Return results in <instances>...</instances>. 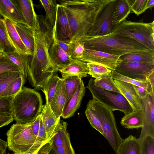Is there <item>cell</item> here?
I'll list each match as a JSON object with an SVG mask.
<instances>
[{
    "instance_id": "obj_35",
    "label": "cell",
    "mask_w": 154,
    "mask_h": 154,
    "mask_svg": "<svg viewBox=\"0 0 154 154\" xmlns=\"http://www.w3.org/2000/svg\"><path fill=\"white\" fill-rule=\"evenodd\" d=\"M0 43L3 53L16 51L12 45L9 37L4 18H0Z\"/></svg>"
},
{
    "instance_id": "obj_16",
    "label": "cell",
    "mask_w": 154,
    "mask_h": 154,
    "mask_svg": "<svg viewBox=\"0 0 154 154\" xmlns=\"http://www.w3.org/2000/svg\"><path fill=\"white\" fill-rule=\"evenodd\" d=\"M85 87L82 80L75 92L72 96L63 109L61 116L67 119L73 116L80 107L85 92Z\"/></svg>"
},
{
    "instance_id": "obj_10",
    "label": "cell",
    "mask_w": 154,
    "mask_h": 154,
    "mask_svg": "<svg viewBox=\"0 0 154 154\" xmlns=\"http://www.w3.org/2000/svg\"><path fill=\"white\" fill-rule=\"evenodd\" d=\"M154 70V63L122 62L115 69L119 73L131 79L146 81L149 73Z\"/></svg>"
},
{
    "instance_id": "obj_43",
    "label": "cell",
    "mask_w": 154,
    "mask_h": 154,
    "mask_svg": "<svg viewBox=\"0 0 154 154\" xmlns=\"http://www.w3.org/2000/svg\"><path fill=\"white\" fill-rule=\"evenodd\" d=\"M8 72H20L22 73L17 65L2 55L0 56V73Z\"/></svg>"
},
{
    "instance_id": "obj_25",
    "label": "cell",
    "mask_w": 154,
    "mask_h": 154,
    "mask_svg": "<svg viewBox=\"0 0 154 154\" xmlns=\"http://www.w3.org/2000/svg\"><path fill=\"white\" fill-rule=\"evenodd\" d=\"M2 55L20 68L25 79L26 81L30 55L27 54H20L15 51L4 52Z\"/></svg>"
},
{
    "instance_id": "obj_13",
    "label": "cell",
    "mask_w": 154,
    "mask_h": 154,
    "mask_svg": "<svg viewBox=\"0 0 154 154\" xmlns=\"http://www.w3.org/2000/svg\"><path fill=\"white\" fill-rule=\"evenodd\" d=\"M141 100L143 112V125L138 139H141L146 135L154 137V96L148 94Z\"/></svg>"
},
{
    "instance_id": "obj_19",
    "label": "cell",
    "mask_w": 154,
    "mask_h": 154,
    "mask_svg": "<svg viewBox=\"0 0 154 154\" xmlns=\"http://www.w3.org/2000/svg\"><path fill=\"white\" fill-rule=\"evenodd\" d=\"M66 99V94L63 78L58 82L55 94L49 106L56 117L60 118L62 116Z\"/></svg>"
},
{
    "instance_id": "obj_37",
    "label": "cell",
    "mask_w": 154,
    "mask_h": 154,
    "mask_svg": "<svg viewBox=\"0 0 154 154\" xmlns=\"http://www.w3.org/2000/svg\"><path fill=\"white\" fill-rule=\"evenodd\" d=\"M62 78L64 82L66 94V99L64 107L75 91L82 79L81 78L75 76Z\"/></svg>"
},
{
    "instance_id": "obj_9",
    "label": "cell",
    "mask_w": 154,
    "mask_h": 154,
    "mask_svg": "<svg viewBox=\"0 0 154 154\" xmlns=\"http://www.w3.org/2000/svg\"><path fill=\"white\" fill-rule=\"evenodd\" d=\"M97 103L100 115L103 135L117 154L123 139L119 133L113 111L97 100Z\"/></svg>"
},
{
    "instance_id": "obj_4",
    "label": "cell",
    "mask_w": 154,
    "mask_h": 154,
    "mask_svg": "<svg viewBox=\"0 0 154 154\" xmlns=\"http://www.w3.org/2000/svg\"><path fill=\"white\" fill-rule=\"evenodd\" d=\"M40 94L35 89L23 86L14 96L11 104V116L17 123L29 124L41 114L43 105Z\"/></svg>"
},
{
    "instance_id": "obj_24",
    "label": "cell",
    "mask_w": 154,
    "mask_h": 154,
    "mask_svg": "<svg viewBox=\"0 0 154 154\" xmlns=\"http://www.w3.org/2000/svg\"><path fill=\"white\" fill-rule=\"evenodd\" d=\"M85 113L91 126L103 135L100 115L96 100L92 98L89 100Z\"/></svg>"
},
{
    "instance_id": "obj_29",
    "label": "cell",
    "mask_w": 154,
    "mask_h": 154,
    "mask_svg": "<svg viewBox=\"0 0 154 154\" xmlns=\"http://www.w3.org/2000/svg\"><path fill=\"white\" fill-rule=\"evenodd\" d=\"M131 11L129 0H117L113 14L114 24L118 26L126 20Z\"/></svg>"
},
{
    "instance_id": "obj_48",
    "label": "cell",
    "mask_w": 154,
    "mask_h": 154,
    "mask_svg": "<svg viewBox=\"0 0 154 154\" xmlns=\"http://www.w3.org/2000/svg\"><path fill=\"white\" fill-rule=\"evenodd\" d=\"M57 42L60 47L69 56V43L64 42L58 40L57 39Z\"/></svg>"
},
{
    "instance_id": "obj_1",
    "label": "cell",
    "mask_w": 154,
    "mask_h": 154,
    "mask_svg": "<svg viewBox=\"0 0 154 154\" xmlns=\"http://www.w3.org/2000/svg\"><path fill=\"white\" fill-rule=\"evenodd\" d=\"M37 23L34 32L33 54L30 56L27 79L35 89L42 90L46 82L58 69L52 62L49 54L53 42V27L43 15H37Z\"/></svg>"
},
{
    "instance_id": "obj_44",
    "label": "cell",
    "mask_w": 154,
    "mask_h": 154,
    "mask_svg": "<svg viewBox=\"0 0 154 154\" xmlns=\"http://www.w3.org/2000/svg\"><path fill=\"white\" fill-rule=\"evenodd\" d=\"M147 0H129L131 11L137 16L144 12V9Z\"/></svg>"
},
{
    "instance_id": "obj_27",
    "label": "cell",
    "mask_w": 154,
    "mask_h": 154,
    "mask_svg": "<svg viewBox=\"0 0 154 154\" xmlns=\"http://www.w3.org/2000/svg\"><path fill=\"white\" fill-rule=\"evenodd\" d=\"M3 18L10 40L16 52L20 54H28L26 48L19 36L14 23L7 18Z\"/></svg>"
},
{
    "instance_id": "obj_8",
    "label": "cell",
    "mask_w": 154,
    "mask_h": 154,
    "mask_svg": "<svg viewBox=\"0 0 154 154\" xmlns=\"http://www.w3.org/2000/svg\"><path fill=\"white\" fill-rule=\"evenodd\" d=\"M94 79L89 81L87 88L91 92L93 99L108 107L113 111L119 110L125 115L132 111L128 102L121 94L112 92L95 85Z\"/></svg>"
},
{
    "instance_id": "obj_52",
    "label": "cell",
    "mask_w": 154,
    "mask_h": 154,
    "mask_svg": "<svg viewBox=\"0 0 154 154\" xmlns=\"http://www.w3.org/2000/svg\"><path fill=\"white\" fill-rule=\"evenodd\" d=\"M3 53V49L0 43V53Z\"/></svg>"
},
{
    "instance_id": "obj_21",
    "label": "cell",
    "mask_w": 154,
    "mask_h": 154,
    "mask_svg": "<svg viewBox=\"0 0 154 154\" xmlns=\"http://www.w3.org/2000/svg\"><path fill=\"white\" fill-rule=\"evenodd\" d=\"M62 78L70 76H77L81 78L87 76L89 71L87 63L72 58L70 63L66 66L58 69Z\"/></svg>"
},
{
    "instance_id": "obj_2",
    "label": "cell",
    "mask_w": 154,
    "mask_h": 154,
    "mask_svg": "<svg viewBox=\"0 0 154 154\" xmlns=\"http://www.w3.org/2000/svg\"><path fill=\"white\" fill-rule=\"evenodd\" d=\"M68 18L70 42L81 41L87 35L104 0H59Z\"/></svg>"
},
{
    "instance_id": "obj_38",
    "label": "cell",
    "mask_w": 154,
    "mask_h": 154,
    "mask_svg": "<svg viewBox=\"0 0 154 154\" xmlns=\"http://www.w3.org/2000/svg\"><path fill=\"white\" fill-rule=\"evenodd\" d=\"M94 85L107 91L121 94L115 84L112 75V73L103 78L93 80Z\"/></svg>"
},
{
    "instance_id": "obj_33",
    "label": "cell",
    "mask_w": 154,
    "mask_h": 154,
    "mask_svg": "<svg viewBox=\"0 0 154 154\" xmlns=\"http://www.w3.org/2000/svg\"><path fill=\"white\" fill-rule=\"evenodd\" d=\"M21 75L20 72H8L0 73V97H7L8 89L12 82Z\"/></svg>"
},
{
    "instance_id": "obj_23",
    "label": "cell",
    "mask_w": 154,
    "mask_h": 154,
    "mask_svg": "<svg viewBox=\"0 0 154 154\" xmlns=\"http://www.w3.org/2000/svg\"><path fill=\"white\" fill-rule=\"evenodd\" d=\"M14 25L22 41L26 48L28 54L32 56L35 47L34 30L24 24L17 23Z\"/></svg>"
},
{
    "instance_id": "obj_54",
    "label": "cell",
    "mask_w": 154,
    "mask_h": 154,
    "mask_svg": "<svg viewBox=\"0 0 154 154\" xmlns=\"http://www.w3.org/2000/svg\"><path fill=\"white\" fill-rule=\"evenodd\" d=\"M8 154H9V153H8Z\"/></svg>"
},
{
    "instance_id": "obj_39",
    "label": "cell",
    "mask_w": 154,
    "mask_h": 154,
    "mask_svg": "<svg viewBox=\"0 0 154 154\" xmlns=\"http://www.w3.org/2000/svg\"><path fill=\"white\" fill-rule=\"evenodd\" d=\"M140 145V154H154V137L146 135L138 139Z\"/></svg>"
},
{
    "instance_id": "obj_31",
    "label": "cell",
    "mask_w": 154,
    "mask_h": 154,
    "mask_svg": "<svg viewBox=\"0 0 154 154\" xmlns=\"http://www.w3.org/2000/svg\"><path fill=\"white\" fill-rule=\"evenodd\" d=\"M46 12V20L52 27L56 22L57 4L56 0H40Z\"/></svg>"
},
{
    "instance_id": "obj_22",
    "label": "cell",
    "mask_w": 154,
    "mask_h": 154,
    "mask_svg": "<svg viewBox=\"0 0 154 154\" xmlns=\"http://www.w3.org/2000/svg\"><path fill=\"white\" fill-rule=\"evenodd\" d=\"M41 114L48 141L54 135L56 127L60 121V118L56 117L49 105L46 103L43 105Z\"/></svg>"
},
{
    "instance_id": "obj_30",
    "label": "cell",
    "mask_w": 154,
    "mask_h": 154,
    "mask_svg": "<svg viewBox=\"0 0 154 154\" xmlns=\"http://www.w3.org/2000/svg\"><path fill=\"white\" fill-rule=\"evenodd\" d=\"M120 59L122 62L154 63V51L150 50L127 54L121 56Z\"/></svg>"
},
{
    "instance_id": "obj_45",
    "label": "cell",
    "mask_w": 154,
    "mask_h": 154,
    "mask_svg": "<svg viewBox=\"0 0 154 154\" xmlns=\"http://www.w3.org/2000/svg\"><path fill=\"white\" fill-rule=\"evenodd\" d=\"M38 154H57L52 147L50 143L48 141L40 149Z\"/></svg>"
},
{
    "instance_id": "obj_14",
    "label": "cell",
    "mask_w": 154,
    "mask_h": 154,
    "mask_svg": "<svg viewBox=\"0 0 154 154\" xmlns=\"http://www.w3.org/2000/svg\"><path fill=\"white\" fill-rule=\"evenodd\" d=\"M55 26L57 39L70 43L71 30L68 20L64 8L60 4L57 5Z\"/></svg>"
},
{
    "instance_id": "obj_42",
    "label": "cell",
    "mask_w": 154,
    "mask_h": 154,
    "mask_svg": "<svg viewBox=\"0 0 154 154\" xmlns=\"http://www.w3.org/2000/svg\"><path fill=\"white\" fill-rule=\"evenodd\" d=\"M13 97H0V116H11V104Z\"/></svg>"
},
{
    "instance_id": "obj_20",
    "label": "cell",
    "mask_w": 154,
    "mask_h": 154,
    "mask_svg": "<svg viewBox=\"0 0 154 154\" xmlns=\"http://www.w3.org/2000/svg\"><path fill=\"white\" fill-rule=\"evenodd\" d=\"M21 12L26 24L34 30L37 27V15L34 8L31 0H14Z\"/></svg>"
},
{
    "instance_id": "obj_6",
    "label": "cell",
    "mask_w": 154,
    "mask_h": 154,
    "mask_svg": "<svg viewBox=\"0 0 154 154\" xmlns=\"http://www.w3.org/2000/svg\"><path fill=\"white\" fill-rule=\"evenodd\" d=\"M30 124H13L6 133L8 147L14 154H26L34 144Z\"/></svg>"
},
{
    "instance_id": "obj_18",
    "label": "cell",
    "mask_w": 154,
    "mask_h": 154,
    "mask_svg": "<svg viewBox=\"0 0 154 154\" xmlns=\"http://www.w3.org/2000/svg\"><path fill=\"white\" fill-rule=\"evenodd\" d=\"M0 16L9 19L14 24H26L14 0H0Z\"/></svg>"
},
{
    "instance_id": "obj_40",
    "label": "cell",
    "mask_w": 154,
    "mask_h": 154,
    "mask_svg": "<svg viewBox=\"0 0 154 154\" xmlns=\"http://www.w3.org/2000/svg\"><path fill=\"white\" fill-rule=\"evenodd\" d=\"M85 47L81 41H75L69 43V56L72 59L79 60L82 57Z\"/></svg>"
},
{
    "instance_id": "obj_50",
    "label": "cell",
    "mask_w": 154,
    "mask_h": 154,
    "mask_svg": "<svg viewBox=\"0 0 154 154\" xmlns=\"http://www.w3.org/2000/svg\"><path fill=\"white\" fill-rule=\"evenodd\" d=\"M147 80L149 82L152 90L154 91V70L148 75Z\"/></svg>"
},
{
    "instance_id": "obj_32",
    "label": "cell",
    "mask_w": 154,
    "mask_h": 154,
    "mask_svg": "<svg viewBox=\"0 0 154 154\" xmlns=\"http://www.w3.org/2000/svg\"><path fill=\"white\" fill-rule=\"evenodd\" d=\"M113 79L119 81L129 83L133 85L142 87L144 88L150 96H154V91L152 88L149 82L148 81H141L133 79L123 75L115 70L112 71Z\"/></svg>"
},
{
    "instance_id": "obj_49",
    "label": "cell",
    "mask_w": 154,
    "mask_h": 154,
    "mask_svg": "<svg viewBox=\"0 0 154 154\" xmlns=\"http://www.w3.org/2000/svg\"><path fill=\"white\" fill-rule=\"evenodd\" d=\"M7 147V142L0 138V154H5Z\"/></svg>"
},
{
    "instance_id": "obj_47",
    "label": "cell",
    "mask_w": 154,
    "mask_h": 154,
    "mask_svg": "<svg viewBox=\"0 0 154 154\" xmlns=\"http://www.w3.org/2000/svg\"><path fill=\"white\" fill-rule=\"evenodd\" d=\"M13 120L12 116H0V128L7 125Z\"/></svg>"
},
{
    "instance_id": "obj_53",
    "label": "cell",
    "mask_w": 154,
    "mask_h": 154,
    "mask_svg": "<svg viewBox=\"0 0 154 154\" xmlns=\"http://www.w3.org/2000/svg\"><path fill=\"white\" fill-rule=\"evenodd\" d=\"M2 53H0V56H2Z\"/></svg>"
},
{
    "instance_id": "obj_7",
    "label": "cell",
    "mask_w": 154,
    "mask_h": 154,
    "mask_svg": "<svg viewBox=\"0 0 154 154\" xmlns=\"http://www.w3.org/2000/svg\"><path fill=\"white\" fill-rule=\"evenodd\" d=\"M117 1L104 0L85 38L104 36L114 31L117 26L114 23L113 14Z\"/></svg>"
},
{
    "instance_id": "obj_11",
    "label": "cell",
    "mask_w": 154,
    "mask_h": 154,
    "mask_svg": "<svg viewBox=\"0 0 154 154\" xmlns=\"http://www.w3.org/2000/svg\"><path fill=\"white\" fill-rule=\"evenodd\" d=\"M67 125L66 122L60 121L54 135L48 141L57 154H76L67 131Z\"/></svg>"
},
{
    "instance_id": "obj_3",
    "label": "cell",
    "mask_w": 154,
    "mask_h": 154,
    "mask_svg": "<svg viewBox=\"0 0 154 154\" xmlns=\"http://www.w3.org/2000/svg\"><path fill=\"white\" fill-rule=\"evenodd\" d=\"M85 48L117 56L151 50L131 38L112 34L91 37L81 41Z\"/></svg>"
},
{
    "instance_id": "obj_51",
    "label": "cell",
    "mask_w": 154,
    "mask_h": 154,
    "mask_svg": "<svg viewBox=\"0 0 154 154\" xmlns=\"http://www.w3.org/2000/svg\"><path fill=\"white\" fill-rule=\"evenodd\" d=\"M154 6V0H147L144 9V12L149 8Z\"/></svg>"
},
{
    "instance_id": "obj_36",
    "label": "cell",
    "mask_w": 154,
    "mask_h": 154,
    "mask_svg": "<svg viewBox=\"0 0 154 154\" xmlns=\"http://www.w3.org/2000/svg\"><path fill=\"white\" fill-rule=\"evenodd\" d=\"M87 64L89 70L88 74L95 79H102L112 73L111 70L100 64L91 62Z\"/></svg>"
},
{
    "instance_id": "obj_5",
    "label": "cell",
    "mask_w": 154,
    "mask_h": 154,
    "mask_svg": "<svg viewBox=\"0 0 154 154\" xmlns=\"http://www.w3.org/2000/svg\"><path fill=\"white\" fill-rule=\"evenodd\" d=\"M112 34L133 39L154 51V21L150 23L132 22L126 19Z\"/></svg>"
},
{
    "instance_id": "obj_28",
    "label": "cell",
    "mask_w": 154,
    "mask_h": 154,
    "mask_svg": "<svg viewBox=\"0 0 154 154\" xmlns=\"http://www.w3.org/2000/svg\"><path fill=\"white\" fill-rule=\"evenodd\" d=\"M117 154H140L139 140L130 135L123 139L117 151Z\"/></svg>"
},
{
    "instance_id": "obj_15",
    "label": "cell",
    "mask_w": 154,
    "mask_h": 154,
    "mask_svg": "<svg viewBox=\"0 0 154 154\" xmlns=\"http://www.w3.org/2000/svg\"><path fill=\"white\" fill-rule=\"evenodd\" d=\"M53 42L49 50V56L54 65L59 69L69 64L72 58L57 43L55 24L53 27Z\"/></svg>"
},
{
    "instance_id": "obj_41",
    "label": "cell",
    "mask_w": 154,
    "mask_h": 154,
    "mask_svg": "<svg viewBox=\"0 0 154 154\" xmlns=\"http://www.w3.org/2000/svg\"><path fill=\"white\" fill-rule=\"evenodd\" d=\"M26 81L22 75L15 79L9 87L7 96H14L22 89Z\"/></svg>"
},
{
    "instance_id": "obj_46",
    "label": "cell",
    "mask_w": 154,
    "mask_h": 154,
    "mask_svg": "<svg viewBox=\"0 0 154 154\" xmlns=\"http://www.w3.org/2000/svg\"><path fill=\"white\" fill-rule=\"evenodd\" d=\"M133 86L140 100L145 98L149 94L148 92L143 88L134 85Z\"/></svg>"
},
{
    "instance_id": "obj_12",
    "label": "cell",
    "mask_w": 154,
    "mask_h": 154,
    "mask_svg": "<svg viewBox=\"0 0 154 154\" xmlns=\"http://www.w3.org/2000/svg\"><path fill=\"white\" fill-rule=\"evenodd\" d=\"M120 56L85 48L82 57L79 60L97 63L112 71L122 63Z\"/></svg>"
},
{
    "instance_id": "obj_34",
    "label": "cell",
    "mask_w": 154,
    "mask_h": 154,
    "mask_svg": "<svg viewBox=\"0 0 154 154\" xmlns=\"http://www.w3.org/2000/svg\"><path fill=\"white\" fill-rule=\"evenodd\" d=\"M60 78L56 73H54L49 79L42 89L44 93L46 103L50 105L55 93L58 81Z\"/></svg>"
},
{
    "instance_id": "obj_17",
    "label": "cell",
    "mask_w": 154,
    "mask_h": 154,
    "mask_svg": "<svg viewBox=\"0 0 154 154\" xmlns=\"http://www.w3.org/2000/svg\"><path fill=\"white\" fill-rule=\"evenodd\" d=\"M114 81L120 93L130 105L132 110L143 109L141 100L136 93L133 85L116 79H114Z\"/></svg>"
},
{
    "instance_id": "obj_26",
    "label": "cell",
    "mask_w": 154,
    "mask_h": 154,
    "mask_svg": "<svg viewBox=\"0 0 154 154\" xmlns=\"http://www.w3.org/2000/svg\"><path fill=\"white\" fill-rule=\"evenodd\" d=\"M143 110H132L121 119L120 124L124 128L128 129L142 128L143 125Z\"/></svg>"
}]
</instances>
